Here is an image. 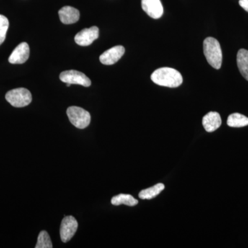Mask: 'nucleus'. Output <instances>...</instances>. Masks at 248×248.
<instances>
[{"label":"nucleus","instance_id":"1","mask_svg":"<svg viewBox=\"0 0 248 248\" xmlns=\"http://www.w3.org/2000/svg\"><path fill=\"white\" fill-rule=\"evenodd\" d=\"M151 79L155 84L169 88H177L183 83L182 74L174 68L164 67L153 72Z\"/></svg>","mask_w":248,"mask_h":248},{"label":"nucleus","instance_id":"2","mask_svg":"<svg viewBox=\"0 0 248 248\" xmlns=\"http://www.w3.org/2000/svg\"><path fill=\"white\" fill-rule=\"evenodd\" d=\"M203 53L209 64L215 69H220L223 55L219 42L213 37H207L203 42Z\"/></svg>","mask_w":248,"mask_h":248},{"label":"nucleus","instance_id":"3","mask_svg":"<svg viewBox=\"0 0 248 248\" xmlns=\"http://www.w3.org/2000/svg\"><path fill=\"white\" fill-rule=\"evenodd\" d=\"M6 99L13 107L22 108L31 104L32 102V95L29 90L19 88L11 90L6 93Z\"/></svg>","mask_w":248,"mask_h":248},{"label":"nucleus","instance_id":"4","mask_svg":"<svg viewBox=\"0 0 248 248\" xmlns=\"http://www.w3.org/2000/svg\"><path fill=\"white\" fill-rule=\"evenodd\" d=\"M66 112L70 122L76 128L84 129L91 123V115L82 108L71 107L67 109Z\"/></svg>","mask_w":248,"mask_h":248},{"label":"nucleus","instance_id":"5","mask_svg":"<svg viewBox=\"0 0 248 248\" xmlns=\"http://www.w3.org/2000/svg\"><path fill=\"white\" fill-rule=\"evenodd\" d=\"M60 78L66 84L81 85L85 87H89L91 85V79L86 75L74 70L62 72Z\"/></svg>","mask_w":248,"mask_h":248},{"label":"nucleus","instance_id":"6","mask_svg":"<svg viewBox=\"0 0 248 248\" xmlns=\"http://www.w3.org/2000/svg\"><path fill=\"white\" fill-rule=\"evenodd\" d=\"M78 223L72 216L65 217L60 226V236L63 243L68 242L76 234L78 231Z\"/></svg>","mask_w":248,"mask_h":248},{"label":"nucleus","instance_id":"7","mask_svg":"<svg viewBox=\"0 0 248 248\" xmlns=\"http://www.w3.org/2000/svg\"><path fill=\"white\" fill-rule=\"evenodd\" d=\"M99 30L97 27L84 29L80 31L75 37V41L78 45L87 46L91 45L99 37Z\"/></svg>","mask_w":248,"mask_h":248},{"label":"nucleus","instance_id":"8","mask_svg":"<svg viewBox=\"0 0 248 248\" xmlns=\"http://www.w3.org/2000/svg\"><path fill=\"white\" fill-rule=\"evenodd\" d=\"M30 55V48L27 42H22L14 49L10 55L9 62L13 64H22L27 61Z\"/></svg>","mask_w":248,"mask_h":248},{"label":"nucleus","instance_id":"9","mask_svg":"<svg viewBox=\"0 0 248 248\" xmlns=\"http://www.w3.org/2000/svg\"><path fill=\"white\" fill-rule=\"evenodd\" d=\"M125 53V48L122 46L112 47L101 55L99 58L101 63L104 65H112L117 63Z\"/></svg>","mask_w":248,"mask_h":248},{"label":"nucleus","instance_id":"10","mask_svg":"<svg viewBox=\"0 0 248 248\" xmlns=\"http://www.w3.org/2000/svg\"><path fill=\"white\" fill-rule=\"evenodd\" d=\"M142 9L153 19H159L164 14V8L160 0H141Z\"/></svg>","mask_w":248,"mask_h":248},{"label":"nucleus","instance_id":"11","mask_svg":"<svg viewBox=\"0 0 248 248\" xmlns=\"http://www.w3.org/2000/svg\"><path fill=\"white\" fill-rule=\"evenodd\" d=\"M60 20L64 24H74L79 19V11L72 6H63L59 11Z\"/></svg>","mask_w":248,"mask_h":248},{"label":"nucleus","instance_id":"12","mask_svg":"<svg viewBox=\"0 0 248 248\" xmlns=\"http://www.w3.org/2000/svg\"><path fill=\"white\" fill-rule=\"evenodd\" d=\"M221 118L217 112H210L204 116L202 124L205 130L208 133H213L221 125Z\"/></svg>","mask_w":248,"mask_h":248},{"label":"nucleus","instance_id":"13","mask_svg":"<svg viewBox=\"0 0 248 248\" xmlns=\"http://www.w3.org/2000/svg\"><path fill=\"white\" fill-rule=\"evenodd\" d=\"M236 62L240 73L248 81V50L246 49L239 50L236 57Z\"/></svg>","mask_w":248,"mask_h":248},{"label":"nucleus","instance_id":"14","mask_svg":"<svg viewBox=\"0 0 248 248\" xmlns=\"http://www.w3.org/2000/svg\"><path fill=\"white\" fill-rule=\"evenodd\" d=\"M165 186L163 184H157L156 185L141 190L139 194V197L141 200H152L159 195L164 190Z\"/></svg>","mask_w":248,"mask_h":248},{"label":"nucleus","instance_id":"15","mask_svg":"<svg viewBox=\"0 0 248 248\" xmlns=\"http://www.w3.org/2000/svg\"><path fill=\"white\" fill-rule=\"evenodd\" d=\"M227 124L232 128H241L248 125V117L239 113H233L228 117Z\"/></svg>","mask_w":248,"mask_h":248},{"label":"nucleus","instance_id":"16","mask_svg":"<svg viewBox=\"0 0 248 248\" xmlns=\"http://www.w3.org/2000/svg\"><path fill=\"white\" fill-rule=\"evenodd\" d=\"M111 203L114 205H120L122 204L128 205V206H135L138 205V201L135 200L133 196L125 195V194H120V195L115 196L111 200Z\"/></svg>","mask_w":248,"mask_h":248},{"label":"nucleus","instance_id":"17","mask_svg":"<svg viewBox=\"0 0 248 248\" xmlns=\"http://www.w3.org/2000/svg\"><path fill=\"white\" fill-rule=\"evenodd\" d=\"M51 240L46 231H42L39 234L37 238V242L36 244L35 248H52Z\"/></svg>","mask_w":248,"mask_h":248},{"label":"nucleus","instance_id":"18","mask_svg":"<svg viewBox=\"0 0 248 248\" xmlns=\"http://www.w3.org/2000/svg\"><path fill=\"white\" fill-rule=\"evenodd\" d=\"M9 27V19L2 15H0V45L6 39V32Z\"/></svg>","mask_w":248,"mask_h":248},{"label":"nucleus","instance_id":"19","mask_svg":"<svg viewBox=\"0 0 248 248\" xmlns=\"http://www.w3.org/2000/svg\"><path fill=\"white\" fill-rule=\"evenodd\" d=\"M239 5L248 13V0H239Z\"/></svg>","mask_w":248,"mask_h":248},{"label":"nucleus","instance_id":"20","mask_svg":"<svg viewBox=\"0 0 248 248\" xmlns=\"http://www.w3.org/2000/svg\"><path fill=\"white\" fill-rule=\"evenodd\" d=\"M71 84H66V86H68V87H69L70 86H71Z\"/></svg>","mask_w":248,"mask_h":248}]
</instances>
